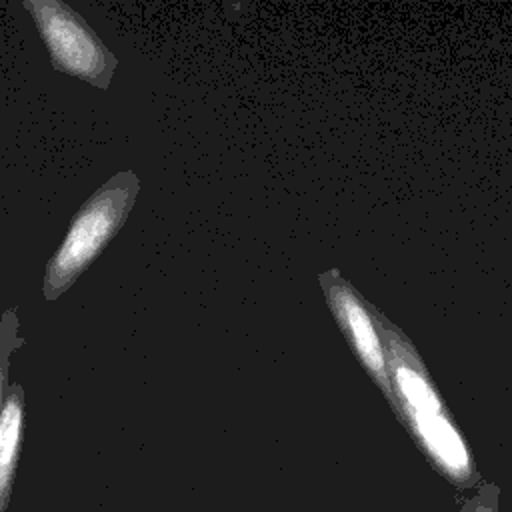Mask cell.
<instances>
[{"label":"cell","instance_id":"cell-1","mask_svg":"<svg viewBox=\"0 0 512 512\" xmlns=\"http://www.w3.org/2000/svg\"><path fill=\"white\" fill-rule=\"evenodd\" d=\"M140 192L134 170L116 172L74 214L42 276L46 302L58 300L100 256L128 220Z\"/></svg>","mask_w":512,"mask_h":512},{"label":"cell","instance_id":"cell-2","mask_svg":"<svg viewBox=\"0 0 512 512\" xmlns=\"http://www.w3.org/2000/svg\"><path fill=\"white\" fill-rule=\"evenodd\" d=\"M22 8L34 20L54 70L94 88L110 86L118 58L74 8L60 0H24Z\"/></svg>","mask_w":512,"mask_h":512},{"label":"cell","instance_id":"cell-3","mask_svg":"<svg viewBox=\"0 0 512 512\" xmlns=\"http://www.w3.org/2000/svg\"><path fill=\"white\" fill-rule=\"evenodd\" d=\"M320 286L324 290L330 312L334 314L342 334L350 348L362 362L364 370L378 384L386 400L392 404V386L388 376L386 348L374 308L354 290V286L332 268L320 274Z\"/></svg>","mask_w":512,"mask_h":512},{"label":"cell","instance_id":"cell-4","mask_svg":"<svg viewBox=\"0 0 512 512\" xmlns=\"http://www.w3.org/2000/svg\"><path fill=\"white\" fill-rule=\"evenodd\" d=\"M24 434V390L10 384L0 408V512L6 510Z\"/></svg>","mask_w":512,"mask_h":512},{"label":"cell","instance_id":"cell-5","mask_svg":"<svg viewBox=\"0 0 512 512\" xmlns=\"http://www.w3.org/2000/svg\"><path fill=\"white\" fill-rule=\"evenodd\" d=\"M18 328H20V322H18L16 308L6 310L0 320V408L4 404L6 390H8L10 356L22 344V336H20Z\"/></svg>","mask_w":512,"mask_h":512},{"label":"cell","instance_id":"cell-6","mask_svg":"<svg viewBox=\"0 0 512 512\" xmlns=\"http://www.w3.org/2000/svg\"><path fill=\"white\" fill-rule=\"evenodd\" d=\"M472 512H492V508H486V506H476Z\"/></svg>","mask_w":512,"mask_h":512}]
</instances>
